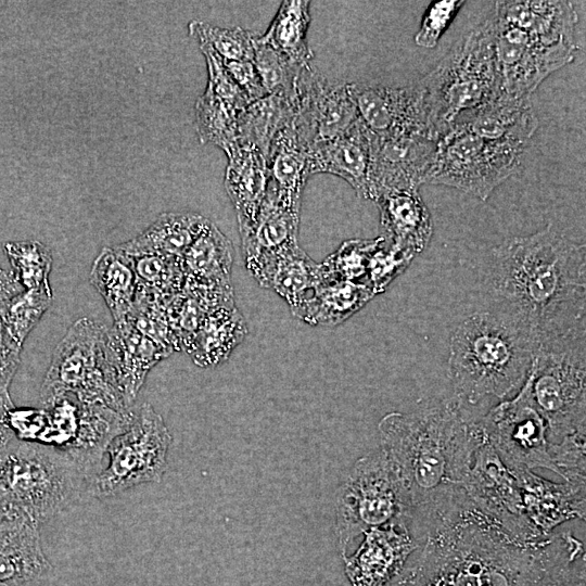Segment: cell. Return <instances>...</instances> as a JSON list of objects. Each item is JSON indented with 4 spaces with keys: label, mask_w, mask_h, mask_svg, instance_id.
<instances>
[{
    "label": "cell",
    "mask_w": 586,
    "mask_h": 586,
    "mask_svg": "<svg viewBox=\"0 0 586 586\" xmlns=\"http://www.w3.org/2000/svg\"><path fill=\"white\" fill-rule=\"evenodd\" d=\"M424 537L388 586H555L570 532L521 539L463 492L429 514Z\"/></svg>",
    "instance_id": "cell-1"
},
{
    "label": "cell",
    "mask_w": 586,
    "mask_h": 586,
    "mask_svg": "<svg viewBox=\"0 0 586 586\" xmlns=\"http://www.w3.org/2000/svg\"><path fill=\"white\" fill-rule=\"evenodd\" d=\"M485 285L488 305L524 327L537 347L586 329L585 244L551 225L494 247Z\"/></svg>",
    "instance_id": "cell-2"
},
{
    "label": "cell",
    "mask_w": 586,
    "mask_h": 586,
    "mask_svg": "<svg viewBox=\"0 0 586 586\" xmlns=\"http://www.w3.org/2000/svg\"><path fill=\"white\" fill-rule=\"evenodd\" d=\"M482 416L455 396L410 412L386 413L378 424L381 450L402 489L408 513L447 505L484 438Z\"/></svg>",
    "instance_id": "cell-3"
},
{
    "label": "cell",
    "mask_w": 586,
    "mask_h": 586,
    "mask_svg": "<svg viewBox=\"0 0 586 586\" xmlns=\"http://www.w3.org/2000/svg\"><path fill=\"white\" fill-rule=\"evenodd\" d=\"M528 331L488 305L463 317L449 337L447 373L455 397L475 408L518 392L536 354Z\"/></svg>",
    "instance_id": "cell-4"
},
{
    "label": "cell",
    "mask_w": 586,
    "mask_h": 586,
    "mask_svg": "<svg viewBox=\"0 0 586 586\" xmlns=\"http://www.w3.org/2000/svg\"><path fill=\"white\" fill-rule=\"evenodd\" d=\"M93 475L66 450L22 441L0 456V517L40 524L89 491Z\"/></svg>",
    "instance_id": "cell-5"
},
{
    "label": "cell",
    "mask_w": 586,
    "mask_h": 586,
    "mask_svg": "<svg viewBox=\"0 0 586 586\" xmlns=\"http://www.w3.org/2000/svg\"><path fill=\"white\" fill-rule=\"evenodd\" d=\"M416 85L422 93L429 133L436 141L495 100L500 84L491 17L459 39Z\"/></svg>",
    "instance_id": "cell-6"
},
{
    "label": "cell",
    "mask_w": 586,
    "mask_h": 586,
    "mask_svg": "<svg viewBox=\"0 0 586 586\" xmlns=\"http://www.w3.org/2000/svg\"><path fill=\"white\" fill-rule=\"evenodd\" d=\"M585 337L582 330L539 344L528 371L549 449L571 440L586 441Z\"/></svg>",
    "instance_id": "cell-7"
},
{
    "label": "cell",
    "mask_w": 586,
    "mask_h": 586,
    "mask_svg": "<svg viewBox=\"0 0 586 586\" xmlns=\"http://www.w3.org/2000/svg\"><path fill=\"white\" fill-rule=\"evenodd\" d=\"M104 324L87 317L77 319L55 346L40 388L42 408L63 395L78 402L103 405L123 413L129 408L113 385L103 358Z\"/></svg>",
    "instance_id": "cell-8"
},
{
    "label": "cell",
    "mask_w": 586,
    "mask_h": 586,
    "mask_svg": "<svg viewBox=\"0 0 586 586\" xmlns=\"http://www.w3.org/2000/svg\"><path fill=\"white\" fill-rule=\"evenodd\" d=\"M524 149L455 124L437 139L424 183L451 187L485 201L518 170Z\"/></svg>",
    "instance_id": "cell-9"
},
{
    "label": "cell",
    "mask_w": 586,
    "mask_h": 586,
    "mask_svg": "<svg viewBox=\"0 0 586 586\" xmlns=\"http://www.w3.org/2000/svg\"><path fill=\"white\" fill-rule=\"evenodd\" d=\"M171 435L149 403L132 409L125 429L107 444V463L91 479L97 498L117 496L135 486L160 482L167 469Z\"/></svg>",
    "instance_id": "cell-10"
},
{
    "label": "cell",
    "mask_w": 586,
    "mask_h": 586,
    "mask_svg": "<svg viewBox=\"0 0 586 586\" xmlns=\"http://www.w3.org/2000/svg\"><path fill=\"white\" fill-rule=\"evenodd\" d=\"M407 514L400 486L383 451L360 457L336 496L335 527L342 558L361 534Z\"/></svg>",
    "instance_id": "cell-11"
},
{
    "label": "cell",
    "mask_w": 586,
    "mask_h": 586,
    "mask_svg": "<svg viewBox=\"0 0 586 586\" xmlns=\"http://www.w3.org/2000/svg\"><path fill=\"white\" fill-rule=\"evenodd\" d=\"M500 93L532 97L553 72L572 62L575 41H553L489 16Z\"/></svg>",
    "instance_id": "cell-12"
},
{
    "label": "cell",
    "mask_w": 586,
    "mask_h": 586,
    "mask_svg": "<svg viewBox=\"0 0 586 586\" xmlns=\"http://www.w3.org/2000/svg\"><path fill=\"white\" fill-rule=\"evenodd\" d=\"M481 422L487 442L508 468H544L557 473L547 425L532 397L528 374L513 398L489 409Z\"/></svg>",
    "instance_id": "cell-13"
},
{
    "label": "cell",
    "mask_w": 586,
    "mask_h": 586,
    "mask_svg": "<svg viewBox=\"0 0 586 586\" xmlns=\"http://www.w3.org/2000/svg\"><path fill=\"white\" fill-rule=\"evenodd\" d=\"M358 119L351 82H331L311 64L302 69L293 124L309 150L316 143L343 135Z\"/></svg>",
    "instance_id": "cell-14"
},
{
    "label": "cell",
    "mask_w": 586,
    "mask_h": 586,
    "mask_svg": "<svg viewBox=\"0 0 586 586\" xmlns=\"http://www.w3.org/2000/svg\"><path fill=\"white\" fill-rule=\"evenodd\" d=\"M463 491L482 511L512 535L528 542L544 540L534 536L524 519L514 472L504 463L485 435L474 451Z\"/></svg>",
    "instance_id": "cell-15"
},
{
    "label": "cell",
    "mask_w": 586,
    "mask_h": 586,
    "mask_svg": "<svg viewBox=\"0 0 586 586\" xmlns=\"http://www.w3.org/2000/svg\"><path fill=\"white\" fill-rule=\"evenodd\" d=\"M364 535L356 551L343 558L352 586H388L423 540L408 517Z\"/></svg>",
    "instance_id": "cell-16"
},
{
    "label": "cell",
    "mask_w": 586,
    "mask_h": 586,
    "mask_svg": "<svg viewBox=\"0 0 586 586\" xmlns=\"http://www.w3.org/2000/svg\"><path fill=\"white\" fill-rule=\"evenodd\" d=\"M371 132V131H370ZM436 150L426 136L378 137L371 132L368 200L400 190H419Z\"/></svg>",
    "instance_id": "cell-17"
},
{
    "label": "cell",
    "mask_w": 586,
    "mask_h": 586,
    "mask_svg": "<svg viewBox=\"0 0 586 586\" xmlns=\"http://www.w3.org/2000/svg\"><path fill=\"white\" fill-rule=\"evenodd\" d=\"M351 91L360 119L373 135L433 139L428 129L422 93L416 82L407 87L351 82Z\"/></svg>",
    "instance_id": "cell-18"
},
{
    "label": "cell",
    "mask_w": 586,
    "mask_h": 586,
    "mask_svg": "<svg viewBox=\"0 0 586 586\" xmlns=\"http://www.w3.org/2000/svg\"><path fill=\"white\" fill-rule=\"evenodd\" d=\"M102 352L109 377L129 408L150 370L170 356L127 320L104 326Z\"/></svg>",
    "instance_id": "cell-19"
},
{
    "label": "cell",
    "mask_w": 586,
    "mask_h": 586,
    "mask_svg": "<svg viewBox=\"0 0 586 586\" xmlns=\"http://www.w3.org/2000/svg\"><path fill=\"white\" fill-rule=\"evenodd\" d=\"M183 290L209 305L234 298L231 282L233 246L212 221L181 258Z\"/></svg>",
    "instance_id": "cell-20"
},
{
    "label": "cell",
    "mask_w": 586,
    "mask_h": 586,
    "mask_svg": "<svg viewBox=\"0 0 586 586\" xmlns=\"http://www.w3.org/2000/svg\"><path fill=\"white\" fill-rule=\"evenodd\" d=\"M511 470L518 479L524 519L536 538H548L565 521L585 519V487L553 483L532 470Z\"/></svg>",
    "instance_id": "cell-21"
},
{
    "label": "cell",
    "mask_w": 586,
    "mask_h": 586,
    "mask_svg": "<svg viewBox=\"0 0 586 586\" xmlns=\"http://www.w3.org/2000/svg\"><path fill=\"white\" fill-rule=\"evenodd\" d=\"M370 141L371 132L359 117L343 135L310 148V174L335 175L368 200Z\"/></svg>",
    "instance_id": "cell-22"
},
{
    "label": "cell",
    "mask_w": 586,
    "mask_h": 586,
    "mask_svg": "<svg viewBox=\"0 0 586 586\" xmlns=\"http://www.w3.org/2000/svg\"><path fill=\"white\" fill-rule=\"evenodd\" d=\"M267 168L266 198L301 212L303 191L311 175L310 160L309 148L298 136L293 122L273 141Z\"/></svg>",
    "instance_id": "cell-23"
},
{
    "label": "cell",
    "mask_w": 586,
    "mask_h": 586,
    "mask_svg": "<svg viewBox=\"0 0 586 586\" xmlns=\"http://www.w3.org/2000/svg\"><path fill=\"white\" fill-rule=\"evenodd\" d=\"M300 211L265 199L253 227L239 231L243 260L252 275L269 259L300 245Z\"/></svg>",
    "instance_id": "cell-24"
},
{
    "label": "cell",
    "mask_w": 586,
    "mask_h": 586,
    "mask_svg": "<svg viewBox=\"0 0 586 586\" xmlns=\"http://www.w3.org/2000/svg\"><path fill=\"white\" fill-rule=\"evenodd\" d=\"M51 570L40 543L39 524L0 518V584L21 586Z\"/></svg>",
    "instance_id": "cell-25"
},
{
    "label": "cell",
    "mask_w": 586,
    "mask_h": 586,
    "mask_svg": "<svg viewBox=\"0 0 586 586\" xmlns=\"http://www.w3.org/2000/svg\"><path fill=\"white\" fill-rule=\"evenodd\" d=\"M384 237L413 257L423 251L433 233L430 212L419 190L391 191L374 200Z\"/></svg>",
    "instance_id": "cell-26"
},
{
    "label": "cell",
    "mask_w": 586,
    "mask_h": 586,
    "mask_svg": "<svg viewBox=\"0 0 586 586\" xmlns=\"http://www.w3.org/2000/svg\"><path fill=\"white\" fill-rule=\"evenodd\" d=\"M225 189L237 213L239 231L255 224L268 187L266 157L256 149L238 145L228 155Z\"/></svg>",
    "instance_id": "cell-27"
},
{
    "label": "cell",
    "mask_w": 586,
    "mask_h": 586,
    "mask_svg": "<svg viewBox=\"0 0 586 586\" xmlns=\"http://www.w3.org/2000/svg\"><path fill=\"white\" fill-rule=\"evenodd\" d=\"M456 124L489 140L526 146L538 120L531 97L500 93L495 100Z\"/></svg>",
    "instance_id": "cell-28"
},
{
    "label": "cell",
    "mask_w": 586,
    "mask_h": 586,
    "mask_svg": "<svg viewBox=\"0 0 586 586\" xmlns=\"http://www.w3.org/2000/svg\"><path fill=\"white\" fill-rule=\"evenodd\" d=\"M209 222L193 212L163 213L140 234L115 247L131 257L161 255L181 259Z\"/></svg>",
    "instance_id": "cell-29"
},
{
    "label": "cell",
    "mask_w": 586,
    "mask_h": 586,
    "mask_svg": "<svg viewBox=\"0 0 586 586\" xmlns=\"http://www.w3.org/2000/svg\"><path fill=\"white\" fill-rule=\"evenodd\" d=\"M253 278L265 289L273 290L297 310L314 293L323 279L321 265L296 245L265 263Z\"/></svg>",
    "instance_id": "cell-30"
},
{
    "label": "cell",
    "mask_w": 586,
    "mask_h": 586,
    "mask_svg": "<svg viewBox=\"0 0 586 586\" xmlns=\"http://www.w3.org/2000/svg\"><path fill=\"white\" fill-rule=\"evenodd\" d=\"M249 333L235 303L211 309L194 334L186 354L201 368L225 362Z\"/></svg>",
    "instance_id": "cell-31"
},
{
    "label": "cell",
    "mask_w": 586,
    "mask_h": 586,
    "mask_svg": "<svg viewBox=\"0 0 586 586\" xmlns=\"http://www.w3.org/2000/svg\"><path fill=\"white\" fill-rule=\"evenodd\" d=\"M499 21L555 41H574L577 14L571 1H496Z\"/></svg>",
    "instance_id": "cell-32"
},
{
    "label": "cell",
    "mask_w": 586,
    "mask_h": 586,
    "mask_svg": "<svg viewBox=\"0 0 586 586\" xmlns=\"http://www.w3.org/2000/svg\"><path fill=\"white\" fill-rule=\"evenodd\" d=\"M374 296L364 283L323 278L313 295L292 315L311 326L343 323Z\"/></svg>",
    "instance_id": "cell-33"
},
{
    "label": "cell",
    "mask_w": 586,
    "mask_h": 586,
    "mask_svg": "<svg viewBox=\"0 0 586 586\" xmlns=\"http://www.w3.org/2000/svg\"><path fill=\"white\" fill-rule=\"evenodd\" d=\"M90 283L104 300L113 322L124 321L132 308L137 291L130 256L115 246H104L93 260Z\"/></svg>",
    "instance_id": "cell-34"
},
{
    "label": "cell",
    "mask_w": 586,
    "mask_h": 586,
    "mask_svg": "<svg viewBox=\"0 0 586 586\" xmlns=\"http://www.w3.org/2000/svg\"><path fill=\"white\" fill-rule=\"evenodd\" d=\"M294 116V104L281 95L268 94L258 99L238 114V143L258 150L267 160L277 136Z\"/></svg>",
    "instance_id": "cell-35"
},
{
    "label": "cell",
    "mask_w": 586,
    "mask_h": 586,
    "mask_svg": "<svg viewBox=\"0 0 586 586\" xmlns=\"http://www.w3.org/2000/svg\"><path fill=\"white\" fill-rule=\"evenodd\" d=\"M310 2L282 1L270 26L259 39L301 66L311 64L314 53L307 42Z\"/></svg>",
    "instance_id": "cell-36"
},
{
    "label": "cell",
    "mask_w": 586,
    "mask_h": 586,
    "mask_svg": "<svg viewBox=\"0 0 586 586\" xmlns=\"http://www.w3.org/2000/svg\"><path fill=\"white\" fill-rule=\"evenodd\" d=\"M238 114L206 86L195 103V125L201 142L214 144L228 155L239 145Z\"/></svg>",
    "instance_id": "cell-37"
},
{
    "label": "cell",
    "mask_w": 586,
    "mask_h": 586,
    "mask_svg": "<svg viewBox=\"0 0 586 586\" xmlns=\"http://www.w3.org/2000/svg\"><path fill=\"white\" fill-rule=\"evenodd\" d=\"M53 301L50 283L22 290L0 302V318L3 328L23 346L25 340L40 321Z\"/></svg>",
    "instance_id": "cell-38"
},
{
    "label": "cell",
    "mask_w": 586,
    "mask_h": 586,
    "mask_svg": "<svg viewBox=\"0 0 586 586\" xmlns=\"http://www.w3.org/2000/svg\"><path fill=\"white\" fill-rule=\"evenodd\" d=\"M253 63L258 72L262 84L267 94L281 95L291 101L295 106L296 86L302 69L286 56L272 49L259 39V35L253 38Z\"/></svg>",
    "instance_id": "cell-39"
},
{
    "label": "cell",
    "mask_w": 586,
    "mask_h": 586,
    "mask_svg": "<svg viewBox=\"0 0 586 586\" xmlns=\"http://www.w3.org/2000/svg\"><path fill=\"white\" fill-rule=\"evenodd\" d=\"M3 251L11 273L22 289L30 290L50 283L53 257L46 244L35 240L10 241L4 244Z\"/></svg>",
    "instance_id": "cell-40"
},
{
    "label": "cell",
    "mask_w": 586,
    "mask_h": 586,
    "mask_svg": "<svg viewBox=\"0 0 586 586\" xmlns=\"http://www.w3.org/2000/svg\"><path fill=\"white\" fill-rule=\"evenodd\" d=\"M137 278V289L151 292L166 301L179 293L184 283L181 259L143 255L131 257Z\"/></svg>",
    "instance_id": "cell-41"
},
{
    "label": "cell",
    "mask_w": 586,
    "mask_h": 586,
    "mask_svg": "<svg viewBox=\"0 0 586 586\" xmlns=\"http://www.w3.org/2000/svg\"><path fill=\"white\" fill-rule=\"evenodd\" d=\"M166 302L158 295L137 289L132 308L125 320L171 355L177 345L168 323Z\"/></svg>",
    "instance_id": "cell-42"
},
{
    "label": "cell",
    "mask_w": 586,
    "mask_h": 586,
    "mask_svg": "<svg viewBox=\"0 0 586 586\" xmlns=\"http://www.w3.org/2000/svg\"><path fill=\"white\" fill-rule=\"evenodd\" d=\"M381 239L345 241L320 263L323 278L367 284L370 259Z\"/></svg>",
    "instance_id": "cell-43"
},
{
    "label": "cell",
    "mask_w": 586,
    "mask_h": 586,
    "mask_svg": "<svg viewBox=\"0 0 586 586\" xmlns=\"http://www.w3.org/2000/svg\"><path fill=\"white\" fill-rule=\"evenodd\" d=\"M189 34L200 44H206L224 60H253L254 33L242 27H219L202 21H191Z\"/></svg>",
    "instance_id": "cell-44"
},
{
    "label": "cell",
    "mask_w": 586,
    "mask_h": 586,
    "mask_svg": "<svg viewBox=\"0 0 586 586\" xmlns=\"http://www.w3.org/2000/svg\"><path fill=\"white\" fill-rule=\"evenodd\" d=\"M207 311L200 302L183 290L166 302L168 323L177 351L186 353Z\"/></svg>",
    "instance_id": "cell-45"
},
{
    "label": "cell",
    "mask_w": 586,
    "mask_h": 586,
    "mask_svg": "<svg viewBox=\"0 0 586 586\" xmlns=\"http://www.w3.org/2000/svg\"><path fill=\"white\" fill-rule=\"evenodd\" d=\"M374 250L367 275V284L373 294L384 292L387 285L403 272L413 256L391 244L384 235Z\"/></svg>",
    "instance_id": "cell-46"
},
{
    "label": "cell",
    "mask_w": 586,
    "mask_h": 586,
    "mask_svg": "<svg viewBox=\"0 0 586 586\" xmlns=\"http://www.w3.org/2000/svg\"><path fill=\"white\" fill-rule=\"evenodd\" d=\"M200 49L207 63V87L211 88L217 97L240 113L251 103L249 98L230 77L224 66L221 58L206 44H200Z\"/></svg>",
    "instance_id": "cell-47"
},
{
    "label": "cell",
    "mask_w": 586,
    "mask_h": 586,
    "mask_svg": "<svg viewBox=\"0 0 586 586\" xmlns=\"http://www.w3.org/2000/svg\"><path fill=\"white\" fill-rule=\"evenodd\" d=\"M463 1L448 0L432 3L423 16L421 27L415 36V42L422 48H434Z\"/></svg>",
    "instance_id": "cell-48"
},
{
    "label": "cell",
    "mask_w": 586,
    "mask_h": 586,
    "mask_svg": "<svg viewBox=\"0 0 586 586\" xmlns=\"http://www.w3.org/2000/svg\"><path fill=\"white\" fill-rule=\"evenodd\" d=\"M221 60L230 77L246 94L251 103L268 95L253 61Z\"/></svg>",
    "instance_id": "cell-49"
},
{
    "label": "cell",
    "mask_w": 586,
    "mask_h": 586,
    "mask_svg": "<svg viewBox=\"0 0 586 586\" xmlns=\"http://www.w3.org/2000/svg\"><path fill=\"white\" fill-rule=\"evenodd\" d=\"M23 346L2 327L0 330V391L9 392L10 383L21 364Z\"/></svg>",
    "instance_id": "cell-50"
},
{
    "label": "cell",
    "mask_w": 586,
    "mask_h": 586,
    "mask_svg": "<svg viewBox=\"0 0 586 586\" xmlns=\"http://www.w3.org/2000/svg\"><path fill=\"white\" fill-rule=\"evenodd\" d=\"M585 547L573 552L562 566L555 586H586Z\"/></svg>",
    "instance_id": "cell-51"
},
{
    "label": "cell",
    "mask_w": 586,
    "mask_h": 586,
    "mask_svg": "<svg viewBox=\"0 0 586 586\" xmlns=\"http://www.w3.org/2000/svg\"><path fill=\"white\" fill-rule=\"evenodd\" d=\"M11 272L0 267V302L22 291Z\"/></svg>",
    "instance_id": "cell-52"
},
{
    "label": "cell",
    "mask_w": 586,
    "mask_h": 586,
    "mask_svg": "<svg viewBox=\"0 0 586 586\" xmlns=\"http://www.w3.org/2000/svg\"><path fill=\"white\" fill-rule=\"evenodd\" d=\"M2 327H3V326H2V322H1V318H0V330L2 329Z\"/></svg>",
    "instance_id": "cell-53"
},
{
    "label": "cell",
    "mask_w": 586,
    "mask_h": 586,
    "mask_svg": "<svg viewBox=\"0 0 586 586\" xmlns=\"http://www.w3.org/2000/svg\"><path fill=\"white\" fill-rule=\"evenodd\" d=\"M0 586H5V585L0 584Z\"/></svg>",
    "instance_id": "cell-54"
}]
</instances>
